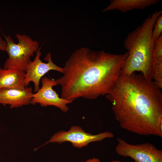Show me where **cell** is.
Wrapping results in <instances>:
<instances>
[{
    "instance_id": "cell-9",
    "label": "cell",
    "mask_w": 162,
    "mask_h": 162,
    "mask_svg": "<svg viewBox=\"0 0 162 162\" xmlns=\"http://www.w3.org/2000/svg\"><path fill=\"white\" fill-rule=\"evenodd\" d=\"M34 93L31 87L24 89L4 88L0 89V104L10 105V108L21 107L30 104Z\"/></svg>"
},
{
    "instance_id": "cell-5",
    "label": "cell",
    "mask_w": 162,
    "mask_h": 162,
    "mask_svg": "<svg viewBox=\"0 0 162 162\" xmlns=\"http://www.w3.org/2000/svg\"><path fill=\"white\" fill-rule=\"evenodd\" d=\"M114 136L113 134L110 132L106 131L93 134L86 132L80 126L74 125L68 131L61 130L56 132L42 146L50 142L61 144L68 142L71 143L74 147L80 148L87 146L90 142L101 141Z\"/></svg>"
},
{
    "instance_id": "cell-13",
    "label": "cell",
    "mask_w": 162,
    "mask_h": 162,
    "mask_svg": "<svg viewBox=\"0 0 162 162\" xmlns=\"http://www.w3.org/2000/svg\"><path fill=\"white\" fill-rule=\"evenodd\" d=\"M7 47L6 42L0 36V50L5 51Z\"/></svg>"
},
{
    "instance_id": "cell-14",
    "label": "cell",
    "mask_w": 162,
    "mask_h": 162,
    "mask_svg": "<svg viewBox=\"0 0 162 162\" xmlns=\"http://www.w3.org/2000/svg\"><path fill=\"white\" fill-rule=\"evenodd\" d=\"M80 162H102L98 158H90L85 161H81Z\"/></svg>"
},
{
    "instance_id": "cell-15",
    "label": "cell",
    "mask_w": 162,
    "mask_h": 162,
    "mask_svg": "<svg viewBox=\"0 0 162 162\" xmlns=\"http://www.w3.org/2000/svg\"><path fill=\"white\" fill-rule=\"evenodd\" d=\"M112 162H121V161L118 160H112Z\"/></svg>"
},
{
    "instance_id": "cell-1",
    "label": "cell",
    "mask_w": 162,
    "mask_h": 162,
    "mask_svg": "<svg viewBox=\"0 0 162 162\" xmlns=\"http://www.w3.org/2000/svg\"><path fill=\"white\" fill-rule=\"evenodd\" d=\"M121 128L142 136L162 137V93L141 73L120 75L106 95Z\"/></svg>"
},
{
    "instance_id": "cell-10",
    "label": "cell",
    "mask_w": 162,
    "mask_h": 162,
    "mask_svg": "<svg viewBox=\"0 0 162 162\" xmlns=\"http://www.w3.org/2000/svg\"><path fill=\"white\" fill-rule=\"evenodd\" d=\"M25 72L16 69L0 68V89L13 88L24 89Z\"/></svg>"
},
{
    "instance_id": "cell-4",
    "label": "cell",
    "mask_w": 162,
    "mask_h": 162,
    "mask_svg": "<svg viewBox=\"0 0 162 162\" xmlns=\"http://www.w3.org/2000/svg\"><path fill=\"white\" fill-rule=\"evenodd\" d=\"M4 36L7 44L5 51L8 56L4 64V68L16 69L26 72L32 62L31 57L39 48L38 42L26 34H17L18 41L17 44L10 36Z\"/></svg>"
},
{
    "instance_id": "cell-8",
    "label": "cell",
    "mask_w": 162,
    "mask_h": 162,
    "mask_svg": "<svg viewBox=\"0 0 162 162\" xmlns=\"http://www.w3.org/2000/svg\"><path fill=\"white\" fill-rule=\"evenodd\" d=\"M41 48H39L36 52V55L34 60L32 61L25 72L24 83L27 87L30 82H33L34 85V91L37 92L40 89V81L46 74L50 70H55L63 74V68L55 64L51 58V53L48 52L45 57L44 60L47 63L43 62L40 58L41 54Z\"/></svg>"
},
{
    "instance_id": "cell-12",
    "label": "cell",
    "mask_w": 162,
    "mask_h": 162,
    "mask_svg": "<svg viewBox=\"0 0 162 162\" xmlns=\"http://www.w3.org/2000/svg\"><path fill=\"white\" fill-rule=\"evenodd\" d=\"M162 34V13L158 17L154 25L152 32L154 42Z\"/></svg>"
},
{
    "instance_id": "cell-7",
    "label": "cell",
    "mask_w": 162,
    "mask_h": 162,
    "mask_svg": "<svg viewBox=\"0 0 162 162\" xmlns=\"http://www.w3.org/2000/svg\"><path fill=\"white\" fill-rule=\"evenodd\" d=\"M42 86L39 90L33 94L30 104L35 105L39 104L42 106H53L60 109L64 112L69 110L67 104L72 103L73 101L68 100L59 97V95L52 88L57 86L56 80L46 76L41 79Z\"/></svg>"
},
{
    "instance_id": "cell-2",
    "label": "cell",
    "mask_w": 162,
    "mask_h": 162,
    "mask_svg": "<svg viewBox=\"0 0 162 162\" xmlns=\"http://www.w3.org/2000/svg\"><path fill=\"white\" fill-rule=\"evenodd\" d=\"M128 54H112L82 47L74 52L56 79L61 87V98L74 101L94 99L111 91Z\"/></svg>"
},
{
    "instance_id": "cell-3",
    "label": "cell",
    "mask_w": 162,
    "mask_h": 162,
    "mask_svg": "<svg viewBox=\"0 0 162 162\" xmlns=\"http://www.w3.org/2000/svg\"><path fill=\"white\" fill-rule=\"evenodd\" d=\"M162 10L149 14L125 39L124 45L128 52L120 71L122 76H130L136 71L141 72L144 78L152 80V67L154 42L152 32L155 23Z\"/></svg>"
},
{
    "instance_id": "cell-11",
    "label": "cell",
    "mask_w": 162,
    "mask_h": 162,
    "mask_svg": "<svg viewBox=\"0 0 162 162\" xmlns=\"http://www.w3.org/2000/svg\"><path fill=\"white\" fill-rule=\"evenodd\" d=\"M159 0H112L102 12L116 10L122 13L134 9H143L156 4Z\"/></svg>"
},
{
    "instance_id": "cell-6",
    "label": "cell",
    "mask_w": 162,
    "mask_h": 162,
    "mask_svg": "<svg viewBox=\"0 0 162 162\" xmlns=\"http://www.w3.org/2000/svg\"><path fill=\"white\" fill-rule=\"evenodd\" d=\"M115 151L118 155L130 157L135 162H162V151L149 142L133 145L117 137Z\"/></svg>"
}]
</instances>
